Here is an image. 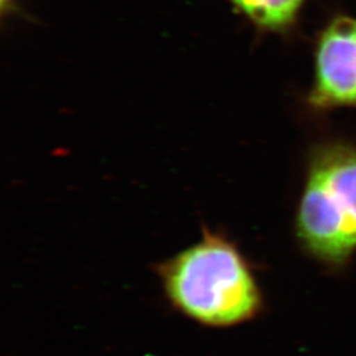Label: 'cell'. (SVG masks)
I'll return each mask as SVG.
<instances>
[{
	"mask_svg": "<svg viewBox=\"0 0 356 356\" xmlns=\"http://www.w3.org/2000/svg\"><path fill=\"white\" fill-rule=\"evenodd\" d=\"M157 273L169 304L204 327H235L263 312L254 269L225 234L204 229L200 241L161 263Z\"/></svg>",
	"mask_w": 356,
	"mask_h": 356,
	"instance_id": "6da1fadb",
	"label": "cell"
},
{
	"mask_svg": "<svg viewBox=\"0 0 356 356\" xmlns=\"http://www.w3.org/2000/svg\"><path fill=\"white\" fill-rule=\"evenodd\" d=\"M296 238L319 264L339 269L356 254V147L318 144L309 153Z\"/></svg>",
	"mask_w": 356,
	"mask_h": 356,
	"instance_id": "7a4b0ae2",
	"label": "cell"
},
{
	"mask_svg": "<svg viewBox=\"0 0 356 356\" xmlns=\"http://www.w3.org/2000/svg\"><path fill=\"white\" fill-rule=\"evenodd\" d=\"M309 103L325 111L356 107V19L335 17L321 33Z\"/></svg>",
	"mask_w": 356,
	"mask_h": 356,
	"instance_id": "3957f363",
	"label": "cell"
},
{
	"mask_svg": "<svg viewBox=\"0 0 356 356\" xmlns=\"http://www.w3.org/2000/svg\"><path fill=\"white\" fill-rule=\"evenodd\" d=\"M254 24L282 29L292 24L305 0H231Z\"/></svg>",
	"mask_w": 356,
	"mask_h": 356,
	"instance_id": "277c9868",
	"label": "cell"
},
{
	"mask_svg": "<svg viewBox=\"0 0 356 356\" xmlns=\"http://www.w3.org/2000/svg\"><path fill=\"white\" fill-rule=\"evenodd\" d=\"M11 1L13 0H0V6H1V10H3V13L8 8V6L11 4Z\"/></svg>",
	"mask_w": 356,
	"mask_h": 356,
	"instance_id": "5b68a950",
	"label": "cell"
}]
</instances>
